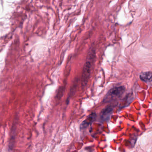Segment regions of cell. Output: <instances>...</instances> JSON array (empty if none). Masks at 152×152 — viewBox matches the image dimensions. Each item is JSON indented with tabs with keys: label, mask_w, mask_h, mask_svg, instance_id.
Listing matches in <instances>:
<instances>
[{
	"label": "cell",
	"mask_w": 152,
	"mask_h": 152,
	"mask_svg": "<svg viewBox=\"0 0 152 152\" xmlns=\"http://www.w3.org/2000/svg\"><path fill=\"white\" fill-rule=\"evenodd\" d=\"M140 78L142 81L146 82H150L152 80V72H147L142 73L140 75Z\"/></svg>",
	"instance_id": "obj_5"
},
{
	"label": "cell",
	"mask_w": 152,
	"mask_h": 152,
	"mask_svg": "<svg viewBox=\"0 0 152 152\" xmlns=\"http://www.w3.org/2000/svg\"><path fill=\"white\" fill-rule=\"evenodd\" d=\"M125 91V88L123 86L113 87L106 95L103 100V103H109L116 100L122 96Z\"/></svg>",
	"instance_id": "obj_1"
},
{
	"label": "cell",
	"mask_w": 152,
	"mask_h": 152,
	"mask_svg": "<svg viewBox=\"0 0 152 152\" xmlns=\"http://www.w3.org/2000/svg\"><path fill=\"white\" fill-rule=\"evenodd\" d=\"M114 107L113 105L108 106L101 111L100 115V120L101 122H104L109 120L113 113Z\"/></svg>",
	"instance_id": "obj_3"
},
{
	"label": "cell",
	"mask_w": 152,
	"mask_h": 152,
	"mask_svg": "<svg viewBox=\"0 0 152 152\" xmlns=\"http://www.w3.org/2000/svg\"><path fill=\"white\" fill-rule=\"evenodd\" d=\"M91 69L92 63L91 62L87 61L84 64L81 80L82 86L83 87H85L87 85L91 74Z\"/></svg>",
	"instance_id": "obj_2"
},
{
	"label": "cell",
	"mask_w": 152,
	"mask_h": 152,
	"mask_svg": "<svg viewBox=\"0 0 152 152\" xmlns=\"http://www.w3.org/2000/svg\"><path fill=\"white\" fill-rule=\"evenodd\" d=\"M96 115L95 113H92L86 119L80 126V128L81 130L85 129L88 126L90 125L92 122H93L96 119Z\"/></svg>",
	"instance_id": "obj_4"
}]
</instances>
